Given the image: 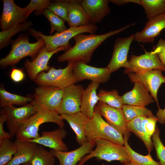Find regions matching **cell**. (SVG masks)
I'll list each match as a JSON object with an SVG mask.
<instances>
[{
    "label": "cell",
    "mask_w": 165,
    "mask_h": 165,
    "mask_svg": "<svg viewBox=\"0 0 165 165\" xmlns=\"http://www.w3.org/2000/svg\"><path fill=\"white\" fill-rule=\"evenodd\" d=\"M55 157L43 147L37 146L29 162L31 165H54Z\"/></svg>",
    "instance_id": "obj_32"
},
{
    "label": "cell",
    "mask_w": 165,
    "mask_h": 165,
    "mask_svg": "<svg viewBox=\"0 0 165 165\" xmlns=\"http://www.w3.org/2000/svg\"></svg>",
    "instance_id": "obj_49"
},
{
    "label": "cell",
    "mask_w": 165,
    "mask_h": 165,
    "mask_svg": "<svg viewBox=\"0 0 165 165\" xmlns=\"http://www.w3.org/2000/svg\"><path fill=\"white\" fill-rule=\"evenodd\" d=\"M158 118L153 116L149 117H144L141 123L142 128L145 134L151 138L154 134L156 127Z\"/></svg>",
    "instance_id": "obj_40"
},
{
    "label": "cell",
    "mask_w": 165,
    "mask_h": 165,
    "mask_svg": "<svg viewBox=\"0 0 165 165\" xmlns=\"http://www.w3.org/2000/svg\"><path fill=\"white\" fill-rule=\"evenodd\" d=\"M97 106L100 115L107 123L123 135L129 137V132L127 128V122L122 109L113 107L99 101Z\"/></svg>",
    "instance_id": "obj_17"
},
{
    "label": "cell",
    "mask_w": 165,
    "mask_h": 165,
    "mask_svg": "<svg viewBox=\"0 0 165 165\" xmlns=\"http://www.w3.org/2000/svg\"><path fill=\"white\" fill-rule=\"evenodd\" d=\"M85 128L87 141L94 142L96 139H101L124 146L123 135L104 120L99 113L97 105L94 108L93 116L86 123Z\"/></svg>",
    "instance_id": "obj_4"
},
{
    "label": "cell",
    "mask_w": 165,
    "mask_h": 165,
    "mask_svg": "<svg viewBox=\"0 0 165 165\" xmlns=\"http://www.w3.org/2000/svg\"><path fill=\"white\" fill-rule=\"evenodd\" d=\"M16 152L15 142L12 141L10 138H6L0 141V165H6Z\"/></svg>",
    "instance_id": "obj_35"
},
{
    "label": "cell",
    "mask_w": 165,
    "mask_h": 165,
    "mask_svg": "<svg viewBox=\"0 0 165 165\" xmlns=\"http://www.w3.org/2000/svg\"><path fill=\"white\" fill-rule=\"evenodd\" d=\"M42 14L47 18L50 23L51 34L55 31L60 33L67 29L64 24L65 21L48 9H45Z\"/></svg>",
    "instance_id": "obj_36"
},
{
    "label": "cell",
    "mask_w": 165,
    "mask_h": 165,
    "mask_svg": "<svg viewBox=\"0 0 165 165\" xmlns=\"http://www.w3.org/2000/svg\"><path fill=\"white\" fill-rule=\"evenodd\" d=\"M156 116L158 118V122L162 124L165 123V108L163 109L158 108L156 112Z\"/></svg>",
    "instance_id": "obj_45"
},
{
    "label": "cell",
    "mask_w": 165,
    "mask_h": 165,
    "mask_svg": "<svg viewBox=\"0 0 165 165\" xmlns=\"http://www.w3.org/2000/svg\"><path fill=\"white\" fill-rule=\"evenodd\" d=\"M134 40V35L128 37H119L115 41L111 59L107 67L111 73L120 68L127 67V55L130 46Z\"/></svg>",
    "instance_id": "obj_14"
},
{
    "label": "cell",
    "mask_w": 165,
    "mask_h": 165,
    "mask_svg": "<svg viewBox=\"0 0 165 165\" xmlns=\"http://www.w3.org/2000/svg\"><path fill=\"white\" fill-rule=\"evenodd\" d=\"M124 146L128 153L130 161L135 165H160L159 162L154 160L150 152L148 155H141L134 150L128 144V138L124 136Z\"/></svg>",
    "instance_id": "obj_29"
},
{
    "label": "cell",
    "mask_w": 165,
    "mask_h": 165,
    "mask_svg": "<svg viewBox=\"0 0 165 165\" xmlns=\"http://www.w3.org/2000/svg\"><path fill=\"white\" fill-rule=\"evenodd\" d=\"M102 165H105L104 164H103Z\"/></svg>",
    "instance_id": "obj_48"
},
{
    "label": "cell",
    "mask_w": 165,
    "mask_h": 165,
    "mask_svg": "<svg viewBox=\"0 0 165 165\" xmlns=\"http://www.w3.org/2000/svg\"><path fill=\"white\" fill-rule=\"evenodd\" d=\"M152 51L157 54L165 67V38H161L156 45L153 46Z\"/></svg>",
    "instance_id": "obj_41"
},
{
    "label": "cell",
    "mask_w": 165,
    "mask_h": 165,
    "mask_svg": "<svg viewBox=\"0 0 165 165\" xmlns=\"http://www.w3.org/2000/svg\"><path fill=\"white\" fill-rule=\"evenodd\" d=\"M95 141H87L79 148L70 151L51 149L50 152L58 160L59 165H77L85 156L90 153L95 146Z\"/></svg>",
    "instance_id": "obj_19"
},
{
    "label": "cell",
    "mask_w": 165,
    "mask_h": 165,
    "mask_svg": "<svg viewBox=\"0 0 165 165\" xmlns=\"http://www.w3.org/2000/svg\"><path fill=\"white\" fill-rule=\"evenodd\" d=\"M39 137L27 140L39 144L56 150L67 151L68 148L63 142L67 136L66 130L59 128L51 131H44Z\"/></svg>",
    "instance_id": "obj_20"
},
{
    "label": "cell",
    "mask_w": 165,
    "mask_h": 165,
    "mask_svg": "<svg viewBox=\"0 0 165 165\" xmlns=\"http://www.w3.org/2000/svg\"><path fill=\"white\" fill-rule=\"evenodd\" d=\"M160 130L156 126L152 136V141L160 165H165V146L160 139Z\"/></svg>",
    "instance_id": "obj_38"
},
{
    "label": "cell",
    "mask_w": 165,
    "mask_h": 165,
    "mask_svg": "<svg viewBox=\"0 0 165 165\" xmlns=\"http://www.w3.org/2000/svg\"><path fill=\"white\" fill-rule=\"evenodd\" d=\"M6 116L3 114H0V141L6 138H11L9 133L6 132L3 128L4 123L6 121Z\"/></svg>",
    "instance_id": "obj_43"
},
{
    "label": "cell",
    "mask_w": 165,
    "mask_h": 165,
    "mask_svg": "<svg viewBox=\"0 0 165 165\" xmlns=\"http://www.w3.org/2000/svg\"><path fill=\"white\" fill-rule=\"evenodd\" d=\"M63 89L58 87L39 86L35 89L34 99L47 110L57 112L63 97Z\"/></svg>",
    "instance_id": "obj_12"
},
{
    "label": "cell",
    "mask_w": 165,
    "mask_h": 165,
    "mask_svg": "<svg viewBox=\"0 0 165 165\" xmlns=\"http://www.w3.org/2000/svg\"><path fill=\"white\" fill-rule=\"evenodd\" d=\"M133 89L121 96L123 104L145 106L155 101L148 90L141 83L135 82Z\"/></svg>",
    "instance_id": "obj_21"
},
{
    "label": "cell",
    "mask_w": 165,
    "mask_h": 165,
    "mask_svg": "<svg viewBox=\"0 0 165 165\" xmlns=\"http://www.w3.org/2000/svg\"><path fill=\"white\" fill-rule=\"evenodd\" d=\"M96 148L90 153L84 156L77 165H83L88 160L95 157L98 160L110 162L117 160L123 164L130 162L125 147L109 141L101 139L95 140Z\"/></svg>",
    "instance_id": "obj_6"
},
{
    "label": "cell",
    "mask_w": 165,
    "mask_h": 165,
    "mask_svg": "<svg viewBox=\"0 0 165 165\" xmlns=\"http://www.w3.org/2000/svg\"><path fill=\"white\" fill-rule=\"evenodd\" d=\"M107 0H83L81 5L86 13L90 23L101 22L110 12Z\"/></svg>",
    "instance_id": "obj_22"
},
{
    "label": "cell",
    "mask_w": 165,
    "mask_h": 165,
    "mask_svg": "<svg viewBox=\"0 0 165 165\" xmlns=\"http://www.w3.org/2000/svg\"><path fill=\"white\" fill-rule=\"evenodd\" d=\"M73 70L77 82L85 79L91 82L104 83L110 79L111 73L108 69L105 68H97L90 66L81 61L75 62Z\"/></svg>",
    "instance_id": "obj_11"
},
{
    "label": "cell",
    "mask_w": 165,
    "mask_h": 165,
    "mask_svg": "<svg viewBox=\"0 0 165 165\" xmlns=\"http://www.w3.org/2000/svg\"><path fill=\"white\" fill-rule=\"evenodd\" d=\"M122 109L127 123L137 117H149L154 116L152 111L145 106L123 104Z\"/></svg>",
    "instance_id": "obj_34"
},
{
    "label": "cell",
    "mask_w": 165,
    "mask_h": 165,
    "mask_svg": "<svg viewBox=\"0 0 165 165\" xmlns=\"http://www.w3.org/2000/svg\"><path fill=\"white\" fill-rule=\"evenodd\" d=\"M67 22L68 21L66 0H56L50 2L47 9Z\"/></svg>",
    "instance_id": "obj_37"
},
{
    "label": "cell",
    "mask_w": 165,
    "mask_h": 165,
    "mask_svg": "<svg viewBox=\"0 0 165 165\" xmlns=\"http://www.w3.org/2000/svg\"><path fill=\"white\" fill-rule=\"evenodd\" d=\"M36 111V106L33 101L20 107L9 105L2 108L0 114L4 115L11 138L15 136L20 125Z\"/></svg>",
    "instance_id": "obj_8"
},
{
    "label": "cell",
    "mask_w": 165,
    "mask_h": 165,
    "mask_svg": "<svg viewBox=\"0 0 165 165\" xmlns=\"http://www.w3.org/2000/svg\"><path fill=\"white\" fill-rule=\"evenodd\" d=\"M22 165H31L29 162L25 163H24L22 164Z\"/></svg>",
    "instance_id": "obj_47"
},
{
    "label": "cell",
    "mask_w": 165,
    "mask_h": 165,
    "mask_svg": "<svg viewBox=\"0 0 165 165\" xmlns=\"http://www.w3.org/2000/svg\"><path fill=\"white\" fill-rule=\"evenodd\" d=\"M84 90L82 85L75 84L64 89L63 97L57 113L72 115L80 112Z\"/></svg>",
    "instance_id": "obj_13"
},
{
    "label": "cell",
    "mask_w": 165,
    "mask_h": 165,
    "mask_svg": "<svg viewBox=\"0 0 165 165\" xmlns=\"http://www.w3.org/2000/svg\"><path fill=\"white\" fill-rule=\"evenodd\" d=\"M111 2L118 6H121L129 3H135L140 5V0H109Z\"/></svg>",
    "instance_id": "obj_44"
},
{
    "label": "cell",
    "mask_w": 165,
    "mask_h": 165,
    "mask_svg": "<svg viewBox=\"0 0 165 165\" xmlns=\"http://www.w3.org/2000/svg\"><path fill=\"white\" fill-rule=\"evenodd\" d=\"M0 26L2 30L26 21L27 19L24 8L16 5L13 0H4Z\"/></svg>",
    "instance_id": "obj_16"
},
{
    "label": "cell",
    "mask_w": 165,
    "mask_h": 165,
    "mask_svg": "<svg viewBox=\"0 0 165 165\" xmlns=\"http://www.w3.org/2000/svg\"><path fill=\"white\" fill-rule=\"evenodd\" d=\"M97 96L99 101L113 107L122 109L123 104L117 90L114 89L108 91L100 90Z\"/></svg>",
    "instance_id": "obj_33"
},
{
    "label": "cell",
    "mask_w": 165,
    "mask_h": 165,
    "mask_svg": "<svg viewBox=\"0 0 165 165\" xmlns=\"http://www.w3.org/2000/svg\"><path fill=\"white\" fill-rule=\"evenodd\" d=\"M134 25L133 23L101 35L78 34L73 38L75 42L74 46L59 56L57 61L59 62L81 61L87 64L90 62L94 51L107 39Z\"/></svg>",
    "instance_id": "obj_1"
},
{
    "label": "cell",
    "mask_w": 165,
    "mask_h": 165,
    "mask_svg": "<svg viewBox=\"0 0 165 165\" xmlns=\"http://www.w3.org/2000/svg\"><path fill=\"white\" fill-rule=\"evenodd\" d=\"M144 117H138L127 123V130L134 133L144 143L148 152H152L153 145L151 138L145 133L141 126V123Z\"/></svg>",
    "instance_id": "obj_28"
},
{
    "label": "cell",
    "mask_w": 165,
    "mask_h": 165,
    "mask_svg": "<svg viewBox=\"0 0 165 165\" xmlns=\"http://www.w3.org/2000/svg\"><path fill=\"white\" fill-rule=\"evenodd\" d=\"M145 9L146 18L149 20L165 12V0H140Z\"/></svg>",
    "instance_id": "obj_30"
},
{
    "label": "cell",
    "mask_w": 165,
    "mask_h": 165,
    "mask_svg": "<svg viewBox=\"0 0 165 165\" xmlns=\"http://www.w3.org/2000/svg\"><path fill=\"white\" fill-rule=\"evenodd\" d=\"M25 76V75L22 69L17 68H13L10 74L11 79L16 83H19L23 81Z\"/></svg>",
    "instance_id": "obj_42"
},
{
    "label": "cell",
    "mask_w": 165,
    "mask_h": 165,
    "mask_svg": "<svg viewBox=\"0 0 165 165\" xmlns=\"http://www.w3.org/2000/svg\"><path fill=\"white\" fill-rule=\"evenodd\" d=\"M31 95L26 96L12 94L6 90L3 86L0 87V106L2 108L9 106L25 105L34 100Z\"/></svg>",
    "instance_id": "obj_27"
},
{
    "label": "cell",
    "mask_w": 165,
    "mask_h": 165,
    "mask_svg": "<svg viewBox=\"0 0 165 165\" xmlns=\"http://www.w3.org/2000/svg\"><path fill=\"white\" fill-rule=\"evenodd\" d=\"M74 63L68 61L67 66L62 69L51 67L47 72L39 73L34 81L38 86H52L64 89L77 83L73 70Z\"/></svg>",
    "instance_id": "obj_7"
},
{
    "label": "cell",
    "mask_w": 165,
    "mask_h": 165,
    "mask_svg": "<svg viewBox=\"0 0 165 165\" xmlns=\"http://www.w3.org/2000/svg\"><path fill=\"white\" fill-rule=\"evenodd\" d=\"M50 2L49 0H31L29 3L25 7L27 18L35 10V14L39 15L42 14L44 10L47 9Z\"/></svg>",
    "instance_id": "obj_39"
},
{
    "label": "cell",
    "mask_w": 165,
    "mask_h": 165,
    "mask_svg": "<svg viewBox=\"0 0 165 165\" xmlns=\"http://www.w3.org/2000/svg\"><path fill=\"white\" fill-rule=\"evenodd\" d=\"M162 72L160 70L154 69L127 74L132 83H140L148 90L158 108H160L157 98L158 90L162 83H165V76L163 75Z\"/></svg>",
    "instance_id": "obj_10"
},
{
    "label": "cell",
    "mask_w": 165,
    "mask_h": 165,
    "mask_svg": "<svg viewBox=\"0 0 165 165\" xmlns=\"http://www.w3.org/2000/svg\"><path fill=\"white\" fill-rule=\"evenodd\" d=\"M69 49L66 46H61L54 51L49 52L45 46H43L32 61L27 60L24 62V67L29 78L34 81L39 73L44 71L47 72L50 68L48 63L52 57L59 51H66Z\"/></svg>",
    "instance_id": "obj_15"
},
{
    "label": "cell",
    "mask_w": 165,
    "mask_h": 165,
    "mask_svg": "<svg viewBox=\"0 0 165 165\" xmlns=\"http://www.w3.org/2000/svg\"><path fill=\"white\" fill-rule=\"evenodd\" d=\"M96 24H90L78 27H70L66 30L60 33L57 32L53 35H44L40 31L30 28V34L37 39L41 38L45 43V46L49 52L54 51L61 46L71 48L69 41L76 35L84 33L90 34L95 33L97 29Z\"/></svg>",
    "instance_id": "obj_3"
},
{
    "label": "cell",
    "mask_w": 165,
    "mask_h": 165,
    "mask_svg": "<svg viewBox=\"0 0 165 165\" xmlns=\"http://www.w3.org/2000/svg\"><path fill=\"white\" fill-rule=\"evenodd\" d=\"M122 165H135L133 164L131 162H130L123 164Z\"/></svg>",
    "instance_id": "obj_46"
},
{
    "label": "cell",
    "mask_w": 165,
    "mask_h": 165,
    "mask_svg": "<svg viewBox=\"0 0 165 165\" xmlns=\"http://www.w3.org/2000/svg\"><path fill=\"white\" fill-rule=\"evenodd\" d=\"M16 152L10 161L6 165H20L29 162L38 146V144L27 141L16 140L14 141Z\"/></svg>",
    "instance_id": "obj_24"
},
{
    "label": "cell",
    "mask_w": 165,
    "mask_h": 165,
    "mask_svg": "<svg viewBox=\"0 0 165 165\" xmlns=\"http://www.w3.org/2000/svg\"><path fill=\"white\" fill-rule=\"evenodd\" d=\"M165 28V12L148 20L143 29L135 33L134 40L143 43H153L155 38Z\"/></svg>",
    "instance_id": "obj_18"
},
{
    "label": "cell",
    "mask_w": 165,
    "mask_h": 165,
    "mask_svg": "<svg viewBox=\"0 0 165 165\" xmlns=\"http://www.w3.org/2000/svg\"><path fill=\"white\" fill-rule=\"evenodd\" d=\"M66 121L76 134L77 143L81 145L87 141L85 133V125L89 119L81 112L72 115H60Z\"/></svg>",
    "instance_id": "obj_23"
},
{
    "label": "cell",
    "mask_w": 165,
    "mask_h": 165,
    "mask_svg": "<svg viewBox=\"0 0 165 165\" xmlns=\"http://www.w3.org/2000/svg\"><path fill=\"white\" fill-rule=\"evenodd\" d=\"M99 84V83L91 82L82 93L80 112L89 119L92 117L94 108L99 101L97 90Z\"/></svg>",
    "instance_id": "obj_25"
},
{
    "label": "cell",
    "mask_w": 165,
    "mask_h": 165,
    "mask_svg": "<svg viewBox=\"0 0 165 165\" xmlns=\"http://www.w3.org/2000/svg\"><path fill=\"white\" fill-rule=\"evenodd\" d=\"M34 43H31L28 36H20L12 43L11 50L5 57L1 59L0 65L2 68L13 66L21 59L27 56L34 60L41 49L45 46V43L41 38Z\"/></svg>",
    "instance_id": "obj_5"
},
{
    "label": "cell",
    "mask_w": 165,
    "mask_h": 165,
    "mask_svg": "<svg viewBox=\"0 0 165 165\" xmlns=\"http://www.w3.org/2000/svg\"><path fill=\"white\" fill-rule=\"evenodd\" d=\"M145 53L139 56L131 55L128 60L127 67L124 70V74L137 73L152 69L165 71V67L157 54L152 50L148 52L144 49Z\"/></svg>",
    "instance_id": "obj_9"
},
{
    "label": "cell",
    "mask_w": 165,
    "mask_h": 165,
    "mask_svg": "<svg viewBox=\"0 0 165 165\" xmlns=\"http://www.w3.org/2000/svg\"><path fill=\"white\" fill-rule=\"evenodd\" d=\"M32 25L33 23L31 21H27L0 31V49L6 46L9 43L11 38L13 36L19 32L29 30Z\"/></svg>",
    "instance_id": "obj_31"
},
{
    "label": "cell",
    "mask_w": 165,
    "mask_h": 165,
    "mask_svg": "<svg viewBox=\"0 0 165 165\" xmlns=\"http://www.w3.org/2000/svg\"><path fill=\"white\" fill-rule=\"evenodd\" d=\"M33 101L36 106V111L20 125L15 135L16 140L25 141L39 137V127L44 123H53L60 128L64 126V120L60 115L47 110L34 99Z\"/></svg>",
    "instance_id": "obj_2"
},
{
    "label": "cell",
    "mask_w": 165,
    "mask_h": 165,
    "mask_svg": "<svg viewBox=\"0 0 165 165\" xmlns=\"http://www.w3.org/2000/svg\"><path fill=\"white\" fill-rule=\"evenodd\" d=\"M68 21L70 27H78L90 24L89 17L81 5L82 1L66 0Z\"/></svg>",
    "instance_id": "obj_26"
}]
</instances>
